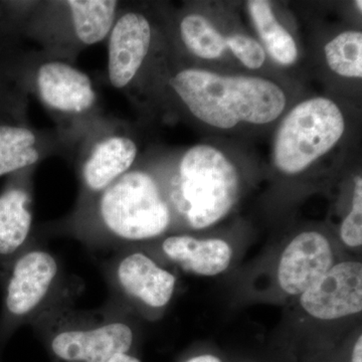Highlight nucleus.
Here are the masks:
<instances>
[{"label":"nucleus","instance_id":"3","mask_svg":"<svg viewBox=\"0 0 362 362\" xmlns=\"http://www.w3.org/2000/svg\"><path fill=\"white\" fill-rule=\"evenodd\" d=\"M121 6L116 0L33 1L26 28L40 52L75 63L81 52L107 40Z\"/></svg>","mask_w":362,"mask_h":362},{"label":"nucleus","instance_id":"4","mask_svg":"<svg viewBox=\"0 0 362 362\" xmlns=\"http://www.w3.org/2000/svg\"><path fill=\"white\" fill-rule=\"evenodd\" d=\"M239 187L237 168L216 147L195 145L181 156L175 201L192 228L202 230L223 220L235 206Z\"/></svg>","mask_w":362,"mask_h":362},{"label":"nucleus","instance_id":"20","mask_svg":"<svg viewBox=\"0 0 362 362\" xmlns=\"http://www.w3.org/2000/svg\"><path fill=\"white\" fill-rule=\"evenodd\" d=\"M340 238L346 246L361 247L362 245V178H354L351 211L343 221Z\"/></svg>","mask_w":362,"mask_h":362},{"label":"nucleus","instance_id":"24","mask_svg":"<svg viewBox=\"0 0 362 362\" xmlns=\"http://www.w3.org/2000/svg\"><path fill=\"white\" fill-rule=\"evenodd\" d=\"M108 362H141L139 358L130 354H117Z\"/></svg>","mask_w":362,"mask_h":362},{"label":"nucleus","instance_id":"7","mask_svg":"<svg viewBox=\"0 0 362 362\" xmlns=\"http://www.w3.org/2000/svg\"><path fill=\"white\" fill-rule=\"evenodd\" d=\"M138 156L137 140L126 126L103 117L83 138L74 158L85 192L98 197L134 168Z\"/></svg>","mask_w":362,"mask_h":362},{"label":"nucleus","instance_id":"16","mask_svg":"<svg viewBox=\"0 0 362 362\" xmlns=\"http://www.w3.org/2000/svg\"><path fill=\"white\" fill-rule=\"evenodd\" d=\"M164 254L183 270L199 276H216L230 265L232 247L220 239L199 240L173 235L162 244Z\"/></svg>","mask_w":362,"mask_h":362},{"label":"nucleus","instance_id":"18","mask_svg":"<svg viewBox=\"0 0 362 362\" xmlns=\"http://www.w3.org/2000/svg\"><path fill=\"white\" fill-rule=\"evenodd\" d=\"M178 32L182 44L197 58L218 59L228 49L226 37L202 14L192 13L183 16Z\"/></svg>","mask_w":362,"mask_h":362},{"label":"nucleus","instance_id":"17","mask_svg":"<svg viewBox=\"0 0 362 362\" xmlns=\"http://www.w3.org/2000/svg\"><path fill=\"white\" fill-rule=\"evenodd\" d=\"M250 16L265 45V51L279 65L291 66L298 58L296 42L276 18L270 2L251 0L247 2Z\"/></svg>","mask_w":362,"mask_h":362},{"label":"nucleus","instance_id":"6","mask_svg":"<svg viewBox=\"0 0 362 362\" xmlns=\"http://www.w3.org/2000/svg\"><path fill=\"white\" fill-rule=\"evenodd\" d=\"M345 118L333 100L315 97L297 104L278 127L273 146L275 168L286 175L304 173L337 146Z\"/></svg>","mask_w":362,"mask_h":362},{"label":"nucleus","instance_id":"12","mask_svg":"<svg viewBox=\"0 0 362 362\" xmlns=\"http://www.w3.org/2000/svg\"><path fill=\"white\" fill-rule=\"evenodd\" d=\"M333 265L334 255L325 235L313 230L299 233L281 257L279 284L287 294L302 295Z\"/></svg>","mask_w":362,"mask_h":362},{"label":"nucleus","instance_id":"5","mask_svg":"<svg viewBox=\"0 0 362 362\" xmlns=\"http://www.w3.org/2000/svg\"><path fill=\"white\" fill-rule=\"evenodd\" d=\"M97 216L112 235L126 240L159 237L171 223V209L149 171L133 168L97 197Z\"/></svg>","mask_w":362,"mask_h":362},{"label":"nucleus","instance_id":"8","mask_svg":"<svg viewBox=\"0 0 362 362\" xmlns=\"http://www.w3.org/2000/svg\"><path fill=\"white\" fill-rule=\"evenodd\" d=\"M106 40L109 84L128 92L151 52L154 40L151 20L141 11L121 6Z\"/></svg>","mask_w":362,"mask_h":362},{"label":"nucleus","instance_id":"13","mask_svg":"<svg viewBox=\"0 0 362 362\" xmlns=\"http://www.w3.org/2000/svg\"><path fill=\"white\" fill-rule=\"evenodd\" d=\"M52 156L71 157V150L54 132L25 125H0V177L35 168Z\"/></svg>","mask_w":362,"mask_h":362},{"label":"nucleus","instance_id":"14","mask_svg":"<svg viewBox=\"0 0 362 362\" xmlns=\"http://www.w3.org/2000/svg\"><path fill=\"white\" fill-rule=\"evenodd\" d=\"M117 280L123 291L150 308H162L175 293L176 278L142 252L128 255L119 263Z\"/></svg>","mask_w":362,"mask_h":362},{"label":"nucleus","instance_id":"22","mask_svg":"<svg viewBox=\"0 0 362 362\" xmlns=\"http://www.w3.org/2000/svg\"><path fill=\"white\" fill-rule=\"evenodd\" d=\"M350 362H362V337L357 338L356 344L352 349Z\"/></svg>","mask_w":362,"mask_h":362},{"label":"nucleus","instance_id":"2","mask_svg":"<svg viewBox=\"0 0 362 362\" xmlns=\"http://www.w3.org/2000/svg\"><path fill=\"white\" fill-rule=\"evenodd\" d=\"M33 93L56 123V133L75 156L78 145L103 118L92 78L74 62L33 52L26 71Z\"/></svg>","mask_w":362,"mask_h":362},{"label":"nucleus","instance_id":"9","mask_svg":"<svg viewBox=\"0 0 362 362\" xmlns=\"http://www.w3.org/2000/svg\"><path fill=\"white\" fill-rule=\"evenodd\" d=\"M8 271L4 286V330L39 308L56 283L59 264L49 252L32 250L16 256Z\"/></svg>","mask_w":362,"mask_h":362},{"label":"nucleus","instance_id":"23","mask_svg":"<svg viewBox=\"0 0 362 362\" xmlns=\"http://www.w3.org/2000/svg\"><path fill=\"white\" fill-rule=\"evenodd\" d=\"M183 362H223L221 358L218 356H214V354H201V356H197L192 357V358L187 359V361Z\"/></svg>","mask_w":362,"mask_h":362},{"label":"nucleus","instance_id":"15","mask_svg":"<svg viewBox=\"0 0 362 362\" xmlns=\"http://www.w3.org/2000/svg\"><path fill=\"white\" fill-rule=\"evenodd\" d=\"M33 170L35 168H28L23 180L0 194V266L11 263L32 232L33 195L26 176Z\"/></svg>","mask_w":362,"mask_h":362},{"label":"nucleus","instance_id":"25","mask_svg":"<svg viewBox=\"0 0 362 362\" xmlns=\"http://www.w3.org/2000/svg\"><path fill=\"white\" fill-rule=\"evenodd\" d=\"M356 7L359 9V13H361L362 11V1L361 0H358V1H356Z\"/></svg>","mask_w":362,"mask_h":362},{"label":"nucleus","instance_id":"19","mask_svg":"<svg viewBox=\"0 0 362 362\" xmlns=\"http://www.w3.org/2000/svg\"><path fill=\"white\" fill-rule=\"evenodd\" d=\"M330 70L340 77L362 78V33L345 30L324 47Z\"/></svg>","mask_w":362,"mask_h":362},{"label":"nucleus","instance_id":"10","mask_svg":"<svg viewBox=\"0 0 362 362\" xmlns=\"http://www.w3.org/2000/svg\"><path fill=\"white\" fill-rule=\"evenodd\" d=\"M300 296L302 308L320 320L361 313L362 264L356 261L334 264Z\"/></svg>","mask_w":362,"mask_h":362},{"label":"nucleus","instance_id":"11","mask_svg":"<svg viewBox=\"0 0 362 362\" xmlns=\"http://www.w3.org/2000/svg\"><path fill=\"white\" fill-rule=\"evenodd\" d=\"M134 334L119 321L89 327H69L52 335L49 346L58 362H108L117 354H129Z\"/></svg>","mask_w":362,"mask_h":362},{"label":"nucleus","instance_id":"1","mask_svg":"<svg viewBox=\"0 0 362 362\" xmlns=\"http://www.w3.org/2000/svg\"><path fill=\"white\" fill-rule=\"evenodd\" d=\"M168 86L192 116L218 129L274 122L287 104L280 86L264 78L187 68L173 74Z\"/></svg>","mask_w":362,"mask_h":362},{"label":"nucleus","instance_id":"21","mask_svg":"<svg viewBox=\"0 0 362 362\" xmlns=\"http://www.w3.org/2000/svg\"><path fill=\"white\" fill-rule=\"evenodd\" d=\"M226 45L233 56L247 69L258 70L265 64V49L259 42L249 35H242V33L228 35L226 37Z\"/></svg>","mask_w":362,"mask_h":362}]
</instances>
